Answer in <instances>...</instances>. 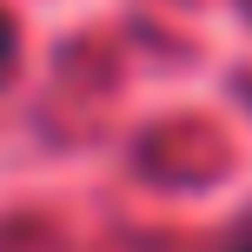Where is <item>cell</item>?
<instances>
[{
  "instance_id": "cell-1",
  "label": "cell",
  "mask_w": 252,
  "mask_h": 252,
  "mask_svg": "<svg viewBox=\"0 0 252 252\" xmlns=\"http://www.w3.org/2000/svg\"><path fill=\"white\" fill-rule=\"evenodd\" d=\"M7 53H13V27H7V13H0V66H7Z\"/></svg>"
},
{
  "instance_id": "cell-2",
  "label": "cell",
  "mask_w": 252,
  "mask_h": 252,
  "mask_svg": "<svg viewBox=\"0 0 252 252\" xmlns=\"http://www.w3.org/2000/svg\"><path fill=\"white\" fill-rule=\"evenodd\" d=\"M239 252H252V239H246V246H239Z\"/></svg>"
}]
</instances>
